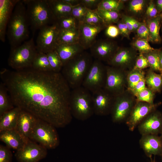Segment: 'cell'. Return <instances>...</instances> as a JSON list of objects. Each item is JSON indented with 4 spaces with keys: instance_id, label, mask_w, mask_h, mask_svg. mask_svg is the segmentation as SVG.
<instances>
[{
    "instance_id": "6da1fadb",
    "label": "cell",
    "mask_w": 162,
    "mask_h": 162,
    "mask_svg": "<svg viewBox=\"0 0 162 162\" xmlns=\"http://www.w3.org/2000/svg\"><path fill=\"white\" fill-rule=\"evenodd\" d=\"M0 76L15 107L55 128L64 127L71 122V88L61 72L30 68L4 69Z\"/></svg>"
},
{
    "instance_id": "7a4b0ae2",
    "label": "cell",
    "mask_w": 162,
    "mask_h": 162,
    "mask_svg": "<svg viewBox=\"0 0 162 162\" xmlns=\"http://www.w3.org/2000/svg\"><path fill=\"white\" fill-rule=\"evenodd\" d=\"M26 6L23 0L17 3L8 22L7 34L11 48L22 44L29 36Z\"/></svg>"
},
{
    "instance_id": "3957f363",
    "label": "cell",
    "mask_w": 162,
    "mask_h": 162,
    "mask_svg": "<svg viewBox=\"0 0 162 162\" xmlns=\"http://www.w3.org/2000/svg\"><path fill=\"white\" fill-rule=\"evenodd\" d=\"M91 54L84 51L63 65L61 73L72 89L82 86L93 61Z\"/></svg>"
},
{
    "instance_id": "277c9868",
    "label": "cell",
    "mask_w": 162,
    "mask_h": 162,
    "mask_svg": "<svg viewBox=\"0 0 162 162\" xmlns=\"http://www.w3.org/2000/svg\"><path fill=\"white\" fill-rule=\"evenodd\" d=\"M29 24L33 32L43 27L53 24L56 19L47 0H23Z\"/></svg>"
},
{
    "instance_id": "5b68a950",
    "label": "cell",
    "mask_w": 162,
    "mask_h": 162,
    "mask_svg": "<svg viewBox=\"0 0 162 162\" xmlns=\"http://www.w3.org/2000/svg\"><path fill=\"white\" fill-rule=\"evenodd\" d=\"M70 106L72 116L78 120H86L94 113L92 94L82 86L71 90Z\"/></svg>"
},
{
    "instance_id": "8992f818",
    "label": "cell",
    "mask_w": 162,
    "mask_h": 162,
    "mask_svg": "<svg viewBox=\"0 0 162 162\" xmlns=\"http://www.w3.org/2000/svg\"><path fill=\"white\" fill-rule=\"evenodd\" d=\"M38 52L33 38H32L16 47L11 48L8 59V65L14 70L31 68Z\"/></svg>"
},
{
    "instance_id": "52a82bcc",
    "label": "cell",
    "mask_w": 162,
    "mask_h": 162,
    "mask_svg": "<svg viewBox=\"0 0 162 162\" xmlns=\"http://www.w3.org/2000/svg\"><path fill=\"white\" fill-rule=\"evenodd\" d=\"M55 128L51 124L37 118L29 137L47 149H53L59 144V139Z\"/></svg>"
},
{
    "instance_id": "ba28073f",
    "label": "cell",
    "mask_w": 162,
    "mask_h": 162,
    "mask_svg": "<svg viewBox=\"0 0 162 162\" xmlns=\"http://www.w3.org/2000/svg\"><path fill=\"white\" fill-rule=\"evenodd\" d=\"M135 98L128 90L115 96L110 113L113 122H125L136 102Z\"/></svg>"
},
{
    "instance_id": "9c48e42d",
    "label": "cell",
    "mask_w": 162,
    "mask_h": 162,
    "mask_svg": "<svg viewBox=\"0 0 162 162\" xmlns=\"http://www.w3.org/2000/svg\"><path fill=\"white\" fill-rule=\"evenodd\" d=\"M106 78V66L101 61H93L83 81L82 86L92 93L104 88Z\"/></svg>"
},
{
    "instance_id": "30bf717a",
    "label": "cell",
    "mask_w": 162,
    "mask_h": 162,
    "mask_svg": "<svg viewBox=\"0 0 162 162\" xmlns=\"http://www.w3.org/2000/svg\"><path fill=\"white\" fill-rule=\"evenodd\" d=\"M39 30L36 45L38 52L46 54L55 50L59 31L56 23L44 26Z\"/></svg>"
},
{
    "instance_id": "8fae6325",
    "label": "cell",
    "mask_w": 162,
    "mask_h": 162,
    "mask_svg": "<svg viewBox=\"0 0 162 162\" xmlns=\"http://www.w3.org/2000/svg\"><path fill=\"white\" fill-rule=\"evenodd\" d=\"M125 70L111 66H106V78L104 88L116 96L123 92L127 86Z\"/></svg>"
},
{
    "instance_id": "7c38bea8",
    "label": "cell",
    "mask_w": 162,
    "mask_h": 162,
    "mask_svg": "<svg viewBox=\"0 0 162 162\" xmlns=\"http://www.w3.org/2000/svg\"><path fill=\"white\" fill-rule=\"evenodd\" d=\"M47 154L46 148L29 140L15 156L18 162H39Z\"/></svg>"
},
{
    "instance_id": "4fadbf2b",
    "label": "cell",
    "mask_w": 162,
    "mask_h": 162,
    "mask_svg": "<svg viewBox=\"0 0 162 162\" xmlns=\"http://www.w3.org/2000/svg\"><path fill=\"white\" fill-rule=\"evenodd\" d=\"M160 103L150 104L136 101L125 123L129 130L134 131L138 125L149 114L156 110Z\"/></svg>"
},
{
    "instance_id": "5bb4252c",
    "label": "cell",
    "mask_w": 162,
    "mask_h": 162,
    "mask_svg": "<svg viewBox=\"0 0 162 162\" xmlns=\"http://www.w3.org/2000/svg\"><path fill=\"white\" fill-rule=\"evenodd\" d=\"M138 55L137 50L133 47H119L107 63L110 66L130 70L133 68Z\"/></svg>"
},
{
    "instance_id": "9a60e30c",
    "label": "cell",
    "mask_w": 162,
    "mask_h": 162,
    "mask_svg": "<svg viewBox=\"0 0 162 162\" xmlns=\"http://www.w3.org/2000/svg\"><path fill=\"white\" fill-rule=\"evenodd\" d=\"M94 113L98 116L110 113L115 96L103 88L92 93Z\"/></svg>"
},
{
    "instance_id": "2e32d148",
    "label": "cell",
    "mask_w": 162,
    "mask_h": 162,
    "mask_svg": "<svg viewBox=\"0 0 162 162\" xmlns=\"http://www.w3.org/2000/svg\"><path fill=\"white\" fill-rule=\"evenodd\" d=\"M119 47L114 42L108 39L96 40L90 48L91 54L96 59L108 62Z\"/></svg>"
},
{
    "instance_id": "e0dca14e",
    "label": "cell",
    "mask_w": 162,
    "mask_h": 162,
    "mask_svg": "<svg viewBox=\"0 0 162 162\" xmlns=\"http://www.w3.org/2000/svg\"><path fill=\"white\" fill-rule=\"evenodd\" d=\"M106 27L104 25H95L84 22L80 23L79 43L85 50L90 49L96 40L98 34Z\"/></svg>"
},
{
    "instance_id": "ac0fdd59",
    "label": "cell",
    "mask_w": 162,
    "mask_h": 162,
    "mask_svg": "<svg viewBox=\"0 0 162 162\" xmlns=\"http://www.w3.org/2000/svg\"><path fill=\"white\" fill-rule=\"evenodd\" d=\"M137 128L141 135L160 134L162 132V113L156 110L153 111L140 122Z\"/></svg>"
},
{
    "instance_id": "d6986e66",
    "label": "cell",
    "mask_w": 162,
    "mask_h": 162,
    "mask_svg": "<svg viewBox=\"0 0 162 162\" xmlns=\"http://www.w3.org/2000/svg\"><path fill=\"white\" fill-rule=\"evenodd\" d=\"M140 148L148 157L162 155V139L157 135H142L139 140Z\"/></svg>"
},
{
    "instance_id": "ffe728a7",
    "label": "cell",
    "mask_w": 162,
    "mask_h": 162,
    "mask_svg": "<svg viewBox=\"0 0 162 162\" xmlns=\"http://www.w3.org/2000/svg\"><path fill=\"white\" fill-rule=\"evenodd\" d=\"M37 119L26 111L21 110L20 112L15 129L26 141L30 140V135Z\"/></svg>"
},
{
    "instance_id": "44dd1931",
    "label": "cell",
    "mask_w": 162,
    "mask_h": 162,
    "mask_svg": "<svg viewBox=\"0 0 162 162\" xmlns=\"http://www.w3.org/2000/svg\"><path fill=\"white\" fill-rule=\"evenodd\" d=\"M19 0H0V38L4 42L6 29L13 10Z\"/></svg>"
},
{
    "instance_id": "7402d4cb",
    "label": "cell",
    "mask_w": 162,
    "mask_h": 162,
    "mask_svg": "<svg viewBox=\"0 0 162 162\" xmlns=\"http://www.w3.org/2000/svg\"><path fill=\"white\" fill-rule=\"evenodd\" d=\"M55 50L60 57L63 66L85 50L79 43L58 44Z\"/></svg>"
},
{
    "instance_id": "603a6c76",
    "label": "cell",
    "mask_w": 162,
    "mask_h": 162,
    "mask_svg": "<svg viewBox=\"0 0 162 162\" xmlns=\"http://www.w3.org/2000/svg\"><path fill=\"white\" fill-rule=\"evenodd\" d=\"M0 139L8 147L16 151L23 147L27 142L15 129L0 132Z\"/></svg>"
},
{
    "instance_id": "cb8c5ba5",
    "label": "cell",
    "mask_w": 162,
    "mask_h": 162,
    "mask_svg": "<svg viewBox=\"0 0 162 162\" xmlns=\"http://www.w3.org/2000/svg\"><path fill=\"white\" fill-rule=\"evenodd\" d=\"M21 110L15 107L0 116V132L15 129Z\"/></svg>"
},
{
    "instance_id": "d4e9b609",
    "label": "cell",
    "mask_w": 162,
    "mask_h": 162,
    "mask_svg": "<svg viewBox=\"0 0 162 162\" xmlns=\"http://www.w3.org/2000/svg\"><path fill=\"white\" fill-rule=\"evenodd\" d=\"M47 2L56 20L71 15L72 7L64 0H47Z\"/></svg>"
},
{
    "instance_id": "484cf974",
    "label": "cell",
    "mask_w": 162,
    "mask_h": 162,
    "mask_svg": "<svg viewBox=\"0 0 162 162\" xmlns=\"http://www.w3.org/2000/svg\"><path fill=\"white\" fill-rule=\"evenodd\" d=\"M162 20L159 15L147 20L146 23L148 30L149 42L157 43L161 42L159 31Z\"/></svg>"
},
{
    "instance_id": "4316f807",
    "label": "cell",
    "mask_w": 162,
    "mask_h": 162,
    "mask_svg": "<svg viewBox=\"0 0 162 162\" xmlns=\"http://www.w3.org/2000/svg\"><path fill=\"white\" fill-rule=\"evenodd\" d=\"M78 26L67 29H59L57 44L79 43Z\"/></svg>"
},
{
    "instance_id": "83f0119b",
    "label": "cell",
    "mask_w": 162,
    "mask_h": 162,
    "mask_svg": "<svg viewBox=\"0 0 162 162\" xmlns=\"http://www.w3.org/2000/svg\"><path fill=\"white\" fill-rule=\"evenodd\" d=\"M146 86L155 93L160 92L162 88V75L149 69L145 74Z\"/></svg>"
},
{
    "instance_id": "f1b7e54d",
    "label": "cell",
    "mask_w": 162,
    "mask_h": 162,
    "mask_svg": "<svg viewBox=\"0 0 162 162\" xmlns=\"http://www.w3.org/2000/svg\"><path fill=\"white\" fill-rule=\"evenodd\" d=\"M15 107L4 84L0 85V116Z\"/></svg>"
},
{
    "instance_id": "f546056e",
    "label": "cell",
    "mask_w": 162,
    "mask_h": 162,
    "mask_svg": "<svg viewBox=\"0 0 162 162\" xmlns=\"http://www.w3.org/2000/svg\"><path fill=\"white\" fill-rule=\"evenodd\" d=\"M145 73L143 70L133 68L127 75V90L131 92L136 85L145 78Z\"/></svg>"
},
{
    "instance_id": "4dcf8cb0",
    "label": "cell",
    "mask_w": 162,
    "mask_h": 162,
    "mask_svg": "<svg viewBox=\"0 0 162 162\" xmlns=\"http://www.w3.org/2000/svg\"><path fill=\"white\" fill-rule=\"evenodd\" d=\"M32 68L44 71H52L46 54L39 52L36 55L32 65Z\"/></svg>"
},
{
    "instance_id": "1f68e13d",
    "label": "cell",
    "mask_w": 162,
    "mask_h": 162,
    "mask_svg": "<svg viewBox=\"0 0 162 162\" xmlns=\"http://www.w3.org/2000/svg\"><path fill=\"white\" fill-rule=\"evenodd\" d=\"M96 11L106 26L117 23L119 20L120 14L119 11L99 9H97Z\"/></svg>"
},
{
    "instance_id": "d6a6232c",
    "label": "cell",
    "mask_w": 162,
    "mask_h": 162,
    "mask_svg": "<svg viewBox=\"0 0 162 162\" xmlns=\"http://www.w3.org/2000/svg\"><path fill=\"white\" fill-rule=\"evenodd\" d=\"M160 50L155 49L147 53H142L148 61L150 69L155 72H160L159 52Z\"/></svg>"
},
{
    "instance_id": "836d02e7",
    "label": "cell",
    "mask_w": 162,
    "mask_h": 162,
    "mask_svg": "<svg viewBox=\"0 0 162 162\" xmlns=\"http://www.w3.org/2000/svg\"><path fill=\"white\" fill-rule=\"evenodd\" d=\"M125 0H101L97 9L119 11L124 7Z\"/></svg>"
},
{
    "instance_id": "e575fe53",
    "label": "cell",
    "mask_w": 162,
    "mask_h": 162,
    "mask_svg": "<svg viewBox=\"0 0 162 162\" xmlns=\"http://www.w3.org/2000/svg\"><path fill=\"white\" fill-rule=\"evenodd\" d=\"M53 72H61L63 67L62 61L55 50L46 53Z\"/></svg>"
},
{
    "instance_id": "d590c367",
    "label": "cell",
    "mask_w": 162,
    "mask_h": 162,
    "mask_svg": "<svg viewBox=\"0 0 162 162\" xmlns=\"http://www.w3.org/2000/svg\"><path fill=\"white\" fill-rule=\"evenodd\" d=\"M56 23L59 29L74 28L78 27L79 24L72 15L57 19Z\"/></svg>"
},
{
    "instance_id": "8d00e7d4",
    "label": "cell",
    "mask_w": 162,
    "mask_h": 162,
    "mask_svg": "<svg viewBox=\"0 0 162 162\" xmlns=\"http://www.w3.org/2000/svg\"><path fill=\"white\" fill-rule=\"evenodd\" d=\"M148 42L146 40L137 38L133 41L132 45L139 53H146L155 49L150 46Z\"/></svg>"
},
{
    "instance_id": "74e56055",
    "label": "cell",
    "mask_w": 162,
    "mask_h": 162,
    "mask_svg": "<svg viewBox=\"0 0 162 162\" xmlns=\"http://www.w3.org/2000/svg\"><path fill=\"white\" fill-rule=\"evenodd\" d=\"M83 22L92 25H105L96 10H91L88 9Z\"/></svg>"
},
{
    "instance_id": "f35d334b",
    "label": "cell",
    "mask_w": 162,
    "mask_h": 162,
    "mask_svg": "<svg viewBox=\"0 0 162 162\" xmlns=\"http://www.w3.org/2000/svg\"><path fill=\"white\" fill-rule=\"evenodd\" d=\"M155 93L152 90L147 87L135 96L136 101L153 104Z\"/></svg>"
},
{
    "instance_id": "ab89813d",
    "label": "cell",
    "mask_w": 162,
    "mask_h": 162,
    "mask_svg": "<svg viewBox=\"0 0 162 162\" xmlns=\"http://www.w3.org/2000/svg\"><path fill=\"white\" fill-rule=\"evenodd\" d=\"M88 9L82 3L72 7L71 15L79 23L82 22Z\"/></svg>"
},
{
    "instance_id": "60d3db41",
    "label": "cell",
    "mask_w": 162,
    "mask_h": 162,
    "mask_svg": "<svg viewBox=\"0 0 162 162\" xmlns=\"http://www.w3.org/2000/svg\"><path fill=\"white\" fill-rule=\"evenodd\" d=\"M145 0H132L129 3L128 9L132 13L139 14L142 13L146 4Z\"/></svg>"
},
{
    "instance_id": "b9f144b4",
    "label": "cell",
    "mask_w": 162,
    "mask_h": 162,
    "mask_svg": "<svg viewBox=\"0 0 162 162\" xmlns=\"http://www.w3.org/2000/svg\"><path fill=\"white\" fill-rule=\"evenodd\" d=\"M149 67L148 61L142 53H139L136 59L133 68L143 70Z\"/></svg>"
},
{
    "instance_id": "7bdbcfd3",
    "label": "cell",
    "mask_w": 162,
    "mask_h": 162,
    "mask_svg": "<svg viewBox=\"0 0 162 162\" xmlns=\"http://www.w3.org/2000/svg\"><path fill=\"white\" fill-rule=\"evenodd\" d=\"M12 154L8 148L2 145L0 146V162H12Z\"/></svg>"
},
{
    "instance_id": "ee69618b",
    "label": "cell",
    "mask_w": 162,
    "mask_h": 162,
    "mask_svg": "<svg viewBox=\"0 0 162 162\" xmlns=\"http://www.w3.org/2000/svg\"><path fill=\"white\" fill-rule=\"evenodd\" d=\"M136 32L137 38L145 39L149 41L148 30L146 23L141 22Z\"/></svg>"
},
{
    "instance_id": "f6af8a7d",
    "label": "cell",
    "mask_w": 162,
    "mask_h": 162,
    "mask_svg": "<svg viewBox=\"0 0 162 162\" xmlns=\"http://www.w3.org/2000/svg\"><path fill=\"white\" fill-rule=\"evenodd\" d=\"M105 31L106 35L110 38H115L120 34L117 26L111 24L106 26Z\"/></svg>"
},
{
    "instance_id": "bcb514c9",
    "label": "cell",
    "mask_w": 162,
    "mask_h": 162,
    "mask_svg": "<svg viewBox=\"0 0 162 162\" xmlns=\"http://www.w3.org/2000/svg\"><path fill=\"white\" fill-rule=\"evenodd\" d=\"M101 0H81V3L87 9L91 10H96Z\"/></svg>"
},
{
    "instance_id": "7dc6e473",
    "label": "cell",
    "mask_w": 162,
    "mask_h": 162,
    "mask_svg": "<svg viewBox=\"0 0 162 162\" xmlns=\"http://www.w3.org/2000/svg\"><path fill=\"white\" fill-rule=\"evenodd\" d=\"M158 13L155 4L153 1H150L146 10V16L149 19L152 18L157 16Z\"/></svg>"
},
{
    "instance_id": "c3c4849f",
    "label": "cell",
    "mask_w": 162,
    "mask_h": 162,
    "mask_svg": "<svg viewBox=\"0 0 162 162\" xmlns=\"http://www.w3.org/2000/svg\"><path fill=\"white\" fill-rule=\"evenodd\" d=\"M117 23V26L119 29L120 34L124 37L130 39V32L125 24L122 20H119Z\"/></svg>"
},
{
    "instance_id": "681fc988",
    "label": "cell",
    "mask_w": 162,
    "mask_h": 162,
    "mask_svg": "<svg viewBox=\"0 0 162 162\" xmlns=\"http://www.w3.org/2000/svg\"><path fill=\"white\" fill-rule=\"evenodd\" d=\"M146 87L145 78H144L136 85L131 93L135 97Z\"/></svg>"
},
{
    "instance_id": "f907efd6",
    "label": "cell",
    "mask_w": 162,
    "mask_h": 162,
    "mask_svg": "<svg viewBox=\"0 0 162 162\" xmlns=\"http://www.w3.org/2000/svg\"><path fill=\"white\" fill-rule=\"evenodd\" d=\"M122 20L127 26L129 31L131 32H134V29L129 18V16L125 15L122 16Z\"/></svg>"
},
{
    "instance_id": "816d5d0a",
    "label": "cell",
    "mask_w": 162,
    "mask_h": 162,
    "mask_svg": "<svg viewBox=\"0 0 162 162\" xmlns=\"http://www.w3.org/2000/svg\"><path fill=\"white\" fill-rule=\"evenodd\" d=\"M129 18L134 28V31H136L140 26L141 22L138 21L136 20L131 16H129Z\"/></svg>"
},
{
    "instance_id": "f5cc1de1",
    "label": "cell",
    "mask_w": 162,
    "mask_h": 162,
    "mask_svg": "<svg viewBox=\"0 0 162 162\" xmlns=\"http://www.w3.org/2000/svg\"><path fill=\"white\" fill-rule=\"evenodd\" d=\"M64 1L72 7L81 3V0H64Z\"/></svg>"
},
{
    "instance_id": "db71d44e",
    "label": "cell",
    "mask_w": 162,
    "mask_h": 162,
    "mask_svg": "<svg viewBox=\"0 0 162 162\" xmlns=\"http://www.w3.org/2000/svg\"><path fill=\"white\" fill-rule=\"evenodd\" d=\"M158 13L162 12V0H158L155 4Z\"/></svg>"
},
{
    "instance_id": "11a10c76",
    "label": "cell",
    "mask_w": 162,
    "mask_h": 162,
    "mask_svg": "<svg viewBox=\"0 0 162 162\" xmlns=\"http://www.w3.org/2000/svg\"><path fill=\"white\" fill-rule=\"evenodd\" d=\"M159 64L160 73L162 75V51L160 50L159 52Z\"/></svg>"
},
{
    "instance_id": "9f6ffc18",
    "label": "cell",
    "mask_w": 162,
    "mask_h": 162,
    "mask_svg": "<svg viewBox=\"0 0 162 162\" xmlns=\"http://www.w3.org/2000/svg\"><path fill=\"white\" fill-rule=\"evenodd\" d=\"M159 15L162 20V12L159 14Z\"/></svg>"
},
{
    "instance_id": "6f0895ef",
    "label": "cell",
    "mask_w": 162,
    "mask_h": 162,
    "mask_svg": "<svg viewBox=\"0 0 162 162\" xmlns=\"http://www.w3.org/2000/svg\"><path fill=\"white\" fill-rule=\"evenodd\" d=\"M160 134H161V135H160V137H161V138L162 139V132Z\"/></svg>"
},
{
    "instance_id": "680465c9",
    "label": "cell",
    "mask_w": 162,
    "mask_h": 162,
    "mask_svg": "<svg viewBox=\"0 0 162 162\" xmlns=\"http://www.w3.org/2000/svg\"><path fill=\"white\" fill-rule=\"evenodd\" d=\"M161 156V160H162V155Z\"/></svg>"
},
{
    "instance_id": "91938a15",
    "label": "cell",
    "mask_w": 162,
    "mask_h": 162,
    "mask_svg": "<svg viewBox=\"0 0 162 162\" xmlns=\"http://www.w3.org/2000/svg\"><path fill=\"white\" fill-rule=\"evenodd\" d=\"M152 162H154V161H153V162H152Z\"/></svg>"
}]
</instances>
